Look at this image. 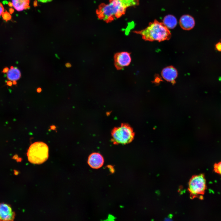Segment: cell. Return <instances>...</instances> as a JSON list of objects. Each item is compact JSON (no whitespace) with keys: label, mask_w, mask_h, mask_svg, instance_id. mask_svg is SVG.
<instances>
[{"label":"cell","mask_w":221,"mask_h":221,"mask_svg":"<svg viewBox=\"0 0 221 221\" xmlns=\"http://www.w3.org/2000/svg\"><path fill=\"white\" fill-rule=\"evenodd\" d=\"M133 32L141 35L142 38L145 41L161 42L169 40L171 37L169 29L162 22L156 20L150 22L145 29Z\"/></svg>","instance_id":"cell-1"},{"label":"cell","mask_w":221,"mask_h":221,"mask_svg":"<svg viewBox=\"0 0 221 221\" xmlns=\"http://www.w3.org/2000/svg\"><path fill=\"white\" fill-rule=\"evenodd\" d=\"M109 1V4H100L96 11L98 18L107 23L120 18L125 12L124 9L119 0Z\"/></svg>","instance_id":"cell-2"},{"label":"cell","mask_w":221,"mask_h":221,"mask_svg":"<svg viewBox=\"0 0 221 221\" xmlns=\"http://www.w3.org/2000/svg\"><path fill=\"white\" fill-rule=\"evenodd\" d=\"M27 155L29 161L31 163L35 164H42L48 158V146L42 142H35L29 146Z\"/></svg>","instance_id":"cell-3"},{"label":"cell","mask_w":221,"mask_h":221,"mask_svg":"<svg viewBox=\"0 0 221 221\" xmlns=\"http://www.w3.org/2000/svg\"><path fill=\"white\" fill-rule=\"evenodd\" d=\"M111 141L114 145H126L133 140L134 133L130 125L122 123L118 127H114L111 131Z\"/></svg>","instance_id":"cell-4"},{"label":"cell","mask_w":221,"mask_h":221,"mask_svg":"<svg viewBox=\"0 0 221 221\" xmlns=\"http://www.w3.org/2000/svg\"><path fill=\"white\" fill-rule=\"evenodd\" d=\"M207 188L206 180L204 174L195 175L190 179L188 184V190L191 198L203 199Z\"/></svg>","instance_id":"cell-5"},{"label":"cell","mask_w":221,"mask_h":221,"mask_svg":"<svg viewBox=\"0 0 221 221\" xmlns=\"http://www.w3.org/2000/svg\"><path fill=\"white\" fill-rule=\"evenodd\" d=\"M130 53L126 51L117 52L115 54L114 64L117 70H121L128 66L131 61Z\"/></svg>","instance_id":"cell-6"},{"label":"cell","mask_w":221,"mask_h":221,"mask_svg":"<svg viewBox=\"0 0 221 221\" xmlns=\"http://www.w3.org/2000/svg\"><path fill=\"white\" fill-rule=\"evenodd\" d=\"M15 217V213L11 207L5 203L0 204V221H13Z\"/></svg>","instance_id":"cell-7"},{"label":"cell","mask_w":221,"mask_h":221,"mask_svg":"<svg viewBox=\"0 0 221 221\" xmlns=\"http://www.w3.org/2000/svg\"><path fill=\"white\" fill-rule=\"evenodd\" d=\"M104 162V158L99 153H93L88 157L87 163L93 169H99L103 166Z\"/></svg>","instance_id":"cell-8"},{"label":"cell","mask_w":221,"mask_h":221,"mask_svg":"<svg viewBox=\"0 0 221 221\" xmlns=\"http://www.w3.org/2000/svg\"><path fill=\"white\" fill-rule=\"evenodd\" d=\"M177 71L172 66H169L164 68L161 72V76L166 81L172 83H175V79L177 77Z\"/></svg>","instance_id":"cell-9"},{"label":"cell","mask_w":221,"mask_h":221,"mask_svg":"<svg viewBox=\"0 0 221 221\" xmlns=\"http://www.w3.org/2000/svg\"><path fill=\"white\" fill-rule=\"evenodd\" d=\"M181 27L185 30H190L192 29L195 25L194 18L189 15H184L181 17L179 20Z\"/></svg>","instance_id":"cell-10"},{"label":"cell","mask_w":221,"mask_h":221,"mask_svg":"<svg viewBox=\"0 0 221 221\" xmlns=\"http://www.w3.org/2000/svg\"><path fill=\"white\" fill-rule=\"evenodd\" d=\"M162 23L168 29H173L177 25V21L174 16L168 15L164 17Z\"/></svg>","instance_id":"cell-11"},{"label":"cell","mask_w":221,"mask_h":221,"mask_svg":"<svg viewBox=\"0 0 221 221\" xmlns=\"http://www.w3.org/2000/svg\"><path fill=\"white\" fill-rule=\"evenodd\" d=\"M13 6L18 11H21L29 7V0H12Z\"/></svg>","instance_id":"cell-12"},{"label":"cell","mask_w":221,"mask_h":221,"mask_svg":"<svg viewBox=\"0 0 221 221\" xmlns=\"http://www.w3.org/2000/svg\"><path fill=\"white\" fill-rule=\"evenodd\" d=\"M21 73L20 70L16 68L11 67L7 73V77L10 80L14 81L18 79L21 77Z\"/></svg>","instance_id":"cell-13"},{"label":"cell","mask_w":221,"mask_h":221,"mask_svg":"<svg viewBox=\"0 0 221 221\" xmlns=\"http://www.w3.org/2000/svg\"><path fill=\"white\" fill-rule=\"evenodd\" d=\"M124 7L126 9L131 6H135L139 4V0H120Z\"/></svg>","instance_id":"cell-14"},{"label":"cell","mask_w":221,"mask_h":221,"mask_svg":"<svg viewBox=\"0 0 221 221\" xmlns=\"http://www.w3.org/2000/svg\"><path fill=\"white\" fill-rule=\"evenodd\" d=\"M213 168L214 171L221 176V161L218 163H215Z\"/></svg>","instance_id":"cell-15"},{"label":"cell","mask_w":221,"mask_h":221,"mask_svg":"<svg viewBox=\"0 0 221 221\" xmlns=\"http://www.w3.org/2000/svg\"><path fill=\"white\" fill-rule=\"evenodd\" d=\"M2 15L3 19L6 21L11 19V17L10 14L6 11L3 12Z\"/></svg>","instance_id":"cell-16"},{"label":"cell","mask_w":221,"mask_h":221,"mask_svg":"<svg viewBox=\"0 0 221 221\" xmlns=\"http://www.w3.org/2000/svg\"><path fill=\"white\" fill-rule=\"evenodd\" d=\"M216 49L219 51H221V42H219L216 45Z\"/></svg>","instance_id":"cell-17"},{"label":"cell","mask_w":221,"mask_h":221,"mask_svg":"<svg viewBox=\"0 0 221 221\" xmlns=\"http://www.w3.org/2000/svg\"><path fill=\"white\" fill-rule=\"evenodd\" d=\"M4 9L1 3H0V16L3 13Z\"/></svg>","instance_id":"cell-18"},{"label":"cell","mask_w":221,"mask_h":221,"mask_svg":"<svg viewBox=\"0 0 221 221\" xmlns=\"http://www.w3.org/2000/svg\"><path fill=\"white\" fill-rule=\"evenodd\" d=\"M52 0H38V1L42 3H46L49 2H51Z\"/></svg>","instance_id":"cell-19"},{"label":"cell","mask_w":221,"mask_h":221,"mask_svg":"<svg viewBox=\"0 0 221 221\" xmlns=\"http://www.w3.org/2000/svg\"><path fill=\"white\" fill-rule=\"evenodd\" d=\"M9 11L10 13V14H12L14 12V10L12 8H10L9 9Z\"/></svg>","instance_id":"cell-20"},{"label":"cell","mask_w":221,"mask_h":221,"mask_svg":"<svg viewBox=\"0 0 221 221\" xmlns=\"http://www.w3.org/2000/svg\"><path fill=\"white\" fill-rule=\"evenodd\" d=\"M65 66L67 68H70L71 67V64L70 63H68L65 64Z\"/></svg>","instance_id":"cell-21"},{"label":"cell","mask_w":221,"mask_h":221,"mask_svg":"<svg viewBox=\"0 0 221 221\" xmlns=\"http://www.w3.org/2000/svg\"><path fill=\"white\" fill-rule=\"evenodd\" d=\"M9 70L8 68H5L3 70V72L4 73H6L8 72Z\"/></svg>","instance_id":"cell-22"},{"label":"cell","mask_w":221,"mask_h":221,"mask_svg":"<svg viewBox=\"0 0 221 221\" xmlns=\"http://www.w3.org/2000/svg\"><path fill=\"white\" fill-rule=\"evenodd\" d=\"M7 84L9 86H11L12 84V83L11 81H8L7 82Z\"/></svg>","instance_id":"cell-23"},{"label":"cell","mask_w":221,"mask_h":221,"mask_svg":"<svg viewBox=\"0 0 221 221\" xmlns=\"http://www.w3.org/2000/svg\"><path fill=\"white\" fill-rule=\"evenodd\" d=\"M41 91V88L39 87L37 88V91L38 92H40Z\"/></svg>","instance_id":"cell-24"},{"label":"cell","mask_w":221,"mask_h":221,"mask_svg":"<svg viewBox=\"0 0 221 221\" xmlns=\"http://www.w3.org/2000/svg\"><path fill=\"white\" fill-rule=\"evenodd\" d=\"M8 5L9 6L11 7L13 6V3L12 2H9L8 3Z\"/></svg>","instance_id":"cell-25"},{"label":"cell","mask_w":221,"mask_h":221,"mask_svg":"<svg viewBox=\"0 0 221 221\" xmlns=\"http://www.w3.org/2000/svg\"><path fill=\"white\" fill-rule=\"evenodd\" d=\"M16 83H16V81H13V83L14 84H16Z\"/></svg>","instance_id":"cell-26"}]
</instances>
